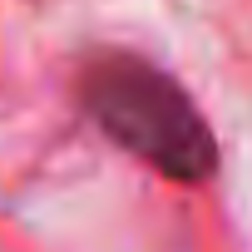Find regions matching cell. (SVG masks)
<instances>
[{
  "label": "cell",
  "instance_id": "cell-1",
  "mask_svg": "<svg viewBox=\"0 0 252 252\" xmlns=\"http://www.w3.org/2000/svg\"><path fill=\"white\" fill-rule=\"evenodd\" d=\"M79 104L139 163L173 183H203L218 168V139L188 89L139 55H99L79 74Z\"/></svg>",
  "mask_w": 252,
  "mask_h": 252
}]
</instances>
